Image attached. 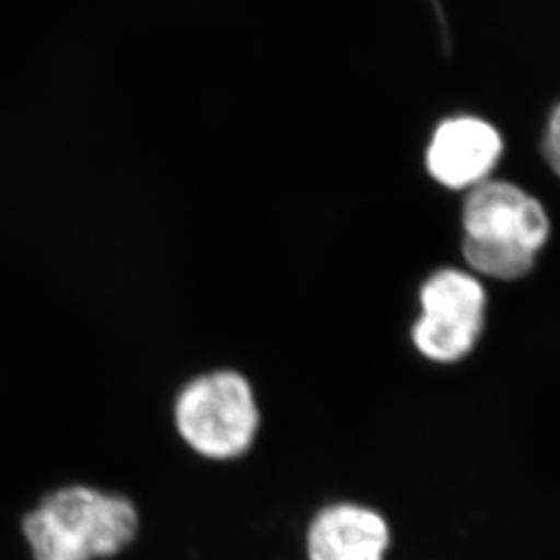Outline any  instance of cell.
<instances>
[{
    "label": "cell",
    "mask_w": 560,
    "mask_h": 560,
    "mask_svg": "<svg viewBox=\"0 0 560 560\" xmlns=\"http://www.w3.org/2000/svg\"><path fill=\"white\" fill-rule=\"evenodd\" d=\"M34 560H108L141 532L138 502L88 483H69L42 497L20 521Z\"/></svg>",
    "instance_id": "cell-1"
},
{
    "label": "cell",
    "mask_w": 560,
    "mask_h": 560,
    "mask_svg": "<svg viewBox=\"0 0 560 560\" xmlns=\"http://www.w3.org/2000/svg\"><path fill=\"white\" fill-rule=\"evenodd\" d=\"M390 546L388 515L374 504L349 499L318 506L303 532L307 560H386Z\"/></svg>",
    "instance_id": "cell-6"
},
{
    "label": "cell",
    "mask_w": 560,
    "mask_h": 560,
    "mask_svg": "<svg viewBox=\"0 0 560 560\" xmlns=\"http://www.w3.org/2000/svg\"><path fill=\"white\" fill-rule=\"evenodd\" d=\"M173 425L201 459L237 460L258 441L260 402L249 378L237 370L203 372L180 386L173 400Z\"/></svg>",
    "instance_id": "cell-2"
},
{
    "label": "cell",
    "mask_w": 560,
    "mask_h": 560,
    "mask_svg": "<svg viewBox=\"0 0 560 560\" xmlns=\"http://www.w3.org/2000/svg\"><path fill=\"white\" fill-rule=\"evenodd\" d=\"M460 229L463 240L520 245L540 256L552 222L544 203L517 183L488 179L465 191Z\"/></svg>",
    "instance_id": "cell-4"
},
{
    "label": "cell",
    "mask_w": 560,
    "mask_h": 560,
    "mask_svg": "<svg viewBox=\"0 0 560 560\" xmlns=\"http://www.w3.org/2000/svg\"><path fill=\"white\" fill-rule=\"evenodd\" d=\"M418 301L420 316L411 326V345L423 360L453 365L476 351L488 312L481 279L463 268H439L421 282Z\"/></svg>",
    "instance_id": "cell-3"
},
{
    "label": "cell",
    "mask_w": 560,
    "mask_h": 560,
    "mask_svg": "<svg viewBox=\"0 0 560 560\" xmlns=\"http://www.w3.org/2000/svg\"><path fill=\"white\" fill-rule=\"evenodd\" d=\"M463 260L469 272L478 279H494L502 282L525 279L536 268L538 254L523 249L520 245H502L486 241H460Z\"/></svg>",
    "instance_id": "cell-7"
},
{
    "label": "cell",
    "mask_w": 560,
    "mask_h": 560,
    "mask_svg": "<svg viewBox=\"0 0 560 560\" xmlns=\"http://www.w3.org/2000/svg\"><path fill=\"white\" fill-rule=\"evenodd\" d=\"M502 152L501 131L490 120L459 115L434 129L425 150V171L448 191H469L492 179Z\"/></svg>",
    "instance_id": "cell-5"
},
{
    "label": "cell",
    "mask_w": 560,
    "mask_h": 560,
    "mask_svg": "<svg viewBox=\"0 0 560 560\" xmlns=\"http://www.w3.org/2000/svg\"><path fill=\"white\" fill-rule=\"evenodd\" d=\"M559 108H555V110L550 113L548 129H546V133H544V159L552 166L555 173H559Z\"/></svg>",
    "instance_id": "cell-8"
}]
</instances>
